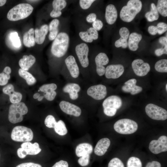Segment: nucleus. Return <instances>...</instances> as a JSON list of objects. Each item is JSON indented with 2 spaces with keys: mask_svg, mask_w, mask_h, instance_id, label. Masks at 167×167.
Masks as SVG:
<instances>
[{
  "mask_svg": "<svg viewBox=\"0 0 167 167\" xmlns=\"http://www.w3.org/2000/svg\"><path fill=\"white\" fill-rule=\"evenodd\" d=\"M70 41L67 33L62 32L58 33L51 45V51L52 54L57 58L64 56L68 49Z\"/></svg>",
  "mask_w": 167,
  "mask_h": 167,
  "instance_id": "nucleus-1",
  "label": "nucleus"
},
{
  "mask_svg": "<svg viewBox=\"0 0 167 167\" xmlns=\"http://www.w3.org/2000/svg\"><path fill=\"white\" fill-rule=\"evenodd\" d=\"M142 3L139 0H130L126 6L122 8L120 13L121 19L123 21L130 22L132 21L140 11Z\"/></svg>",
  "mask_w": 167,
  "mask_h": 167,
  "instance_id": "nucleus-2",
  "label": "nucleus"
},
{
  "mask_svg": "<svg viewBox=\"0 0 167 167\" xmlns=\"http://www.w3.org/2000/svg\"><path fill=\"white\" fill-rule=\"evenodd\" d=\"M33 10V8L30 4L20 3L9 11L7 17L8 19L11 21H16L24 19L29 16Z\"/></svg>",
  "mask_w": 167,
  "mask_h": 167,
  "instance_id": "nucleus-3",
  "label": "nucleus"
},
{
  "mask_svg": "<svg viewBox=\"0 0 167 167\" xmlns=\"http://www.w3.org/2000/svg\"><path fill=\"white\" fill-rule=\"evenodd\" d=\"M28 111L27 106L24 102L12 104L9 108L8 120L12 123L20 122L23 120V115L26 114Z\"/></svg>",
  "mask_w": 167,
  "mask_h": 167,
  "instance_id": "nucleus-4",
  "label": "nucleus"
},
{
  "mask_svg": "<svg viewBox=\"0 0 167 167\" xmlns=\"http://www.w3.org/2000/svg\"><path fill=\"white\" fill-rule=\"evenodd\" d=\"M113 128L118 133L128 135L135 132L138 128V125L134 121L127 118L122 119L117 121L114 124Z\"/></svg>",
  "mask_w": 167,
  "mask_h": 167,
  "instance_id": "nucleus-5",
  "label": "nucleus"
},
{
  "mask_svg": "<svg viewBox=\"0 0 167 167\" xmlns=\"http://www.w3.org/2000/svg\"><path fill=\"white\" fill-rule=\"evenodd\" d=\"M33 137V133L31 129L23 126L14 127L11 134V139L17 142H29L32 140Z\"/></svg>",
  "mask_w": 167,
  "mask_h": 167,
  "instance_id": "nucleus-6",
  "label": "nucleus"
},
{
  "mask_svg": "<svg viewBox=\"0 0 167 167\" xmlns=\"http://www.w3.org/2000/svg\"><path fill=\"white\" fill-rule=\"evenodd\" d=\"M145 112L151 119L156 120H165L167 119V111L164 109L152 103L145 107Z\"/></svg>",
  "mask_w": 167,
  "mask_h": 167,
  "instance_id": "nucleus-7",
  "label": "nucleus"
},
{
  "mask_svg": "<svg viewBox=\"0 0 167 167\" xmlns=\"http://www.w3.org/2000/svg\"><path fill=\"white\" fill-rule=\"evenodd\" d=\"M75 49L81 66L84 68L87 67L89 64L88 57L89 51L88 45L85 42H81L76 45Z\"/></svg>",
  "mask_w": 167,
  "mask_h": 167,
  "instance_id": "nucleus-8",
  "label": "nucleus"
},
{
  "mask_svg": "<svg viewBox=\"0 0 167 167\" xmlns=\"http://www.w3.org/2000/svg\"><path fill=\"white\" fill-rule=\"evenodd\" d=\"M149 149L154 154H158L167 151V137L162 135L157 140H153L150 143Z\"/></svg>",
  "mask_w": 167,
  "mask_h": 167,
  "instance_id": "nucleus-9",
  "label": "nucleus"
},
{
  "mask_svg": "<svg viewBox=\"0 0 167 167\" xmlns=\"http://www.w3.org/2000/svg\"><path fill=\"white\" fill-rule=\"evenodd\" d=\"M131 65L134 72L139 76H143L146 75L150 70L149 64L145 62L140 59L134 60Z\"/></svg>",
  "mask_w": 167,
  "mask_h": 167,
  "instance_id": "nucleus-10",
  "label": "nucleus"
},
{
  "mask_svg": "<svg viewBox=\"0 0 167 167\" xmlns=\"http://www.w3.org/2000/svg\"><path fill=\"white\" fill-rule=\"evenodd\" d=\"M87 93L94 99L101 100L105 98L107 95L106 88L102 84L92 86L88 89Z\"/></svg>",
  "mask_w": 167,
  "mask_h": 167,
  "instance_id": "nucleus-11",
  "label": "nucleus"
},
{
  "mask_svg": "<svg viewBox=\"0 0 167 167\" xmlns=\"http://www.w3.org/2000/svg\"><path fill=\"white\" fill-rule=\"evenodd\" d=\"M124 71V66L121 64L110 65L105 68V75L108 79H117L122 75Z\"/></svg>",
  "mask_w": 167,
  "mask_h": 167,
  "instance_id": "nucleus-12",
  "label": "nucleus"
},
{
  "mask_svg": "<svg viewBox=\"0 0 167 167\" xmlns=\"http://www.w3.org/2000/svg\"><path fill=\"white\" fill-rule=\"evenodd\" d=\"M59 106L63 112L68 114L77 117L81 114V110L80 108L69 102L62 101L59 103Z\"/></svg>",
  "mask_w": 167,
  "mask_h": 167,
  "instance_id": "nucleus-13",
  "label": "nucleus"
},
{
  "mask_svg": "<svg viewBox=\"0 0 167 167\" xmlns=\"http://www.w3.org/2000/svg\"><path fill=\"white\" fill-rule=\"evenodd\" d=\"M109 62V58L104 53H100L96 56L95 62L96 65V71L99 76H102L105 74V68L104 66L107 65Z\"/></svg>",
  "mask_w": 167,
  "mask_h": 167,
  "instance_id": "nucleus-14",
  "label": "nucleus"
},
{
  "mask_svg": "<svg viewBox=\"0 0 167 167\" xmlns=\"http://www.w3.org/2000/svg\"><path fill=\"white\" fill-rule=\"evenodd\" d=\"M79 35L81 40L85 43H91L93 40L98 39L99 34L97 31L92 27H90L86 30L80 31Z\"/></svg>",
  "mask_w": 167,
  "mask_h": 167,
  "instance_id": "nucleus-15",
  "label": "nucleus"
},
{
  "mask_svg": "<svg viewBox=\"0 0 167 167\" xmlns=\"http://www.w3.org/2000/svg\"><path fill=\"white\" fill-rule=\"evenodd\" d=\"M2 91L4 93L9 96L10 101L12 104L19 103L22 100V94L15 91L14 86L11 84H9L5 86L3 88Z\"/></svg>",
  "mask_w": 167,
  "mask_h": 167,
  "instance_id": "nucleus-16",
  "label": "nucleus"
},
{
  "mask_svg": "<svg viewBox=\"0 0 167 167\" xmlns=\"http://www.w3.org/2000/svg\"><path fill=\"white\" fill-rule=\"evenodd\" d=\"M65 62L71 76L75 78H77L79 71L75 57L72 55H69L65 59Z\"/></svg>",
  "mask_w": 167,
  "mask_h": 167,
  "instance_id": "nucleus-17",
  "label": "nucleus"
},
{
  "mask_svg": "<svg viewBox=\"0 0 167 167\" xmlns=\"http://www.w3.org/2000/svg\"><path fill=\"white\" fill-rule=\"evenodd\" d=\"M137 80L135 79H129L124 83L122 88V90L125 92H130L131 95L137 94L143 90L141 87L136 85Z\"/></svg>",
  "mask_w": 167,
  "mask_h": 167,
  "instance_id": "nucleus-18",
  "label": "nucleus"
},
{
  "mask_svg": "<svg viewBox=\"0 0 167 167\" xmlns=\"http://www.w3.org/2000/svg\"><path fill=\"white\" fill-rule=\"evenodd\" d=\"M53 9L50 14L52 18H57L61 16L62 10L64 9L67 5V2L65 0H54L52 2Z\"/></svg>",
  "mask_w": 167,
  "mask_h": 167,
  "instance_id": "nucleus-19",
  "label": "nucleus"
},
{
  "mask_svg": "<svg viewBox=\"0 0 167 167\" xmlns=\"http://www.w3.org/2000/svg\"><path fill=\"white\" fill-rule=\"evenodd\" d=\"M6 44L11 48L19 49L21 46V43L17 32H12L9 33L6 39Z\"/></svg>",
  "mask_w": 167,
  "mask_h": 167,
  "instance_id": "nucleus-20",
  "label": "nucleus"
},
{
  "mask_svg": "<svg viewBox=\"0 0 167 167\" xmlns=\"http://www.w3.org/2000/svg\"><path fill=\"white\" fill-rule=\"evenodd\" d=\"M118 13L115 6L112 4L108 5L105 9V17L106 22L109 25H112L116 22Z\"/></svg>",
  "mask_w": 167,
  "mask_h": 167,
  "instance_id": "nucleus-21",
  "label": "nucleus"
},
{
  "mask_svg": "<svg viewBox=\"0 0 167 167\" xmlns=\"http://www.w3.org/2000/svg\"><path fill=\"white\" fill-rule=\"evenodd\" d=\"M110 144V141L108 138H103L97 143L94 149V153L98 156L104 155L107 151Z\"/></svg>",
  "mask_w": 167,
  "mask_h": 167,
  "instance_id": "nucleus-22",
  "label": "nucleus"
},
{
  "mask_svg": "<svg viewBox=\"0 0 167 167\" xmlns=\"http://www.w3.org/2000/svg\"><path fill=\"white\" fill-rule=\"evenodd\" d=\"M122 104V100L119 97L116 95H112L108 97L104 101L102 105L104 108L110 107L117 109L121 107Z\"/></svg>",
  "mask_w": 167,
  "mask_h": 167,
  "instance_id": "nucleus-23",
  "label": "nucleus"
},
{
  "mask_svg": "<svg viewBox=\"0 0 167 167\" xmlns=\"http://www.w3.org/2000/svg\"><path fill=\"white\" fill-rule=\"evenodd\" d=\"M80 90V86L75 83H69L63 88V91L69 93L70 98L73 100L77 99L79 96L78 92Z\"/></svg>",
  "mask_w": 167,
  "mask_h": 167,
  "instance_id": "nucleus-24",
  "label": "nucleus"
},
{
  "mask_svg": "<svg viewBox=\"0 0 167 167\" xmlns=\"http://www.w3.org/2000/svg\"><path fill=\"white\" fill-rule=\"evenodd\" d=\"M49 31V26L46 24L42 25L40 29L35 30V42L38 44L43 43Z\"/></svg>",
  "mask_w": 167,
  "mask_h": 167,
  "instance_id": "nucleus-25",
  "label": "nucleus"
},
{
  "mask_svg": "<svg viewBox=\"0 0 167 167\" xmlns=\"http://www.w3.org/2000/svg\"><path fill=\"white\" fill-rule=\"evenodd\" d=\"M27 155H34L38 154L41 151L39 144L36 142L32 144L29 142H25L21 145Z\"/></svg>",
  "mask_w": 167,
  "mask_h": 167,
  "instance_id": "nucleus-26",
  "label": "nucleus"
},
{
  "mask_svg": "<svg viewBox=\"0 0 167 167\" xmlns=\"http://www.w3.org/2000/svg\"><path fill=\"white\" fill-rule=\"evenodd\" d=\"M36 61L35 57L32 55H24L19 60V64L21 69L27 71L34 64Z\"/></svg>",
  "mask_w": 167,
  "mask_h": 167,
  "instance_id": "nucleus-27",
  "label": "nucleus"
},
{
  "mask_svg": "<svg viewBox=\"0 0 167 167\" xmlns=\"http://www.w3.org/2000/svg\"><path fill=\"white\" fill-rule=\"evenodd\" d=\"M142 38L141 34L137 32L131 33L129 36L128 42L130 49L132 51H136L139 48V43Z\"/></svg>",
  "mask_w": 167,
  "mask_h": 167,
  "instance_id": "nucleus-28",
  "label": "nucleus"
},
{
  "mask_svg": "<svg viewBox=\"0 0 167 167\" xmlns=\"http://www.w3.org/2000/svg\"><path fill=\"white\" fill-rule=\"evenodd\" d=\"M92 151L93 147L92 145L87 143H83L77 146L75 149V153L77 156L81 157L91 154Z\"/></svg>",
  "mask_w": 167,
  "mask_h": 167,
  "instance_id": "nucleus-29",
  "label": "nucleus"
},
{
  "mask_svg": "<svg viewBox=\"0 0 167 167\" xmlns=\"http://www.w3.org/2000/svg\"><path fill=\"white\" fill-rule=\"evenodd\" d=\"M59 24V20L56 19L52 20L49 23V39L50 41L54 40L58 34Z\"/></svg>",
  "mask_w": 167,
  "mask_h": 167,
  "instance_id": "nucleus-30",
  "label": "nucleus"
},
{
  "mask_svg": "<svg viewBox=\"0 0 167 167\" xmlns=\"http://www.w3.org/2000/svg\"><path fill=\"white\" fill-rule=\"evenodd\" d=\"M34 33V29L31 28L24 34L23 36V43L25 46L29 48L34 46L35 44Z\"/></svg>",
  "mask_w": 167,
  "mask_h": 167,
  "instance_id": "nucleus-31",
  "label": "nucleus"
},
{
  "mask_svg": "<svg viewBox=\"0 0 167 167\" xmlns=\"http://www.w3.org/2000/svg\"><path fill=\"white\" fill-rule=\"evenodd\" d=\"M18 73L20 76L25 79L27 84L29 85H34L36 82L35 78L29 72L19 69Z\"/></svg>",
  "mask_w": 167,
  "mask_h": 167,
  "instance_id": "nucleus-32",
  "label": "nucleus"
},
{
  "mask_svg": "<svg viewBox=\"0 0 167 167\" xmlns=\"http://www.w3.org/2000/svg\"><path fill=\"white\" fill-rule=\"evenodd\" d=\"M145 17L149 22H152L158 19L159 17L158 12L154 3H151V10L146 13Z\"/></svg>",
  "mask_w": 167,
  "mask_h": 167,
  "instance_id": "nucleus-33",
  "label": "nucleus"
},
{
  "mask_svg": "<svg viewBox=\"0 0 167 167\" xmlns=\"http://www.w3.org/2000/svg\"><path fill=\"white\" fill-rule=\"evenodd\" d=\"M54 130L58 134L64 135L67 133V130L64 122L62 120L57 122L54 127Z\"/></svg>",
  "mask_w": 167,
  "mask_h": 167,
  "instance_id": "nucleus-34",
  "label": "nucleus"
},
{
  "mask_svg": "<svg viewBox=\"0 0 167 167\" xmlns=\"http://www.w3.org/2000/svg\"><path fill=\"white\" fill-rule=\"evenodd\" d=\"M157 10L162 16H167V1L166 0H159L156 6Z\"/></svg>",
  "mask_w": 167,
  "mask_h": 167,
  "instance_id": "nucleus-35",
  "label": "nucleus"
},
{
  "mask_svg": "<svg viewBox=\"0 0 167 167\" xmlns=\"http://www.w3.org/2000/svg\"><path fill=\"white\" fill-rule=\"evenodd\" d=\"M155 68L156 70L158 72L167 73V59H162L157 62L155 65Z\"/></svg>",
  "mask_w": 167,
  "mask_h": 167,
  "instance_id": "nucleus-36",
  "label": "nucleus"
},
{
  "mask_svg": "<svg viewBox=\"0 0 167 167\" xmlns=\"http://www.w3.org/2000/svg\"><path fill=\"white\" fill-rule=\"evenodd\" d=\"M127 167H142V163L139 158L132 156L127 161Z\"/></svg>",
  "mask_w": 167,
  "mask_h": 167,
  "instance_id": "nucleus-37",
  "label": "nucleus"
},
{
  "mask_svg": "<svg viewBox=\"0 0 167 167\" xmlns=\"http://www.w3.org/2000/svg\"><path fill=\"white\" fill-rule=\"evenodd\" d=\"M57 88V86L55 84L51 83L42 85L39 88V90L45 93H47L55 91Z\"/></svg>",
  "mask_w": 167,
  "mask_h": 167,
  "instance_id": "nucleus-38",
  "label": "nucleus"
},
{
  "mask_svg": "<svg viewBox=\"0 0 167 167\" xmlns=\"http://www.w3.org/2000/svg\"><path fill=\"white\" fill-rule=\"evenodd\" d=\"M56 122L54 117L50 115H48L45 120V125L49 128H54Z\"/></svg>",
  "mask_w": 167,
  "mask_h": 167,
  "instance_id": "nucleus-39",
  "label": "nucleus"
},
{
  "mask_svg": "<svg viewBox=\"0 0 167 167\" xmlns=\"http://www.w3.org/2000/svg\"><path fill=\"white\" fill-rule=\"evenodd\" d=\"M108 167H124V166L119 158L115 157L110 161L108 164Z\"/></svg>",
  "mask_w": 167,
  "mask_h": 167,
  "instance_id": "nucleus-40",
  "label": "nucleus"
},
{
  "mask_svg": "<svg viewBox=\"0 0 167 167\" xmlns=\"http://www.w3.org/2000/svg\"><path fill=\"white\" fill-rule=\"evenodd\" d=\"M95 1L94 0H80L79 5L82 9L86 10L89 9Z\"/></svg>",
  "mask_w": 167,
  "mask_h": 167,
  "instance_id": "nucleus-41",
  "label": "nucleus"
},
{
  "mask_svg": "<svg viewBox=\"0 0 167 167\" xmlns=\"http://www.w3.org/2000/svg\"><path fill=\"white\" fill-rule=\"evenodd\" d=\"M90 154H87L81 157L78 160L79 164L82 166L88 165L89 162Z\"/></svg>",
  "mask_w": 167,
  "mask_h": 167,
  "instance_id": "nucleus-42",
  "label": "nucleus"
},
{
  "mask_svg": "<svg viewBox=\"0 0 167 167\" xmlns=\"http://www.w3.org/2000/svg\"><path fill=\"white\" fill-rule=\"evenodd\" d=\"M115 46L117 48L122 47L123 48H126L128 46L127 40L120 37L115 42Z\"/></svg>",
  "mask_w": 167,
  "mask_h": 167,
  "instance_id": "nucleus-43",
  "label": "nucleus"
},
{
  "mask_svg": "<svg viewBox=\"0 0 167 167\" xmlns=\"http://www.w3.org/2000/svg\"><path fill=\"white\" fill-rule=\"evenodd\" d=\"M10 78V74H6L3 72L0 73V86L6 85L8 82Z\"/></svg>",
  "mask_w": 167,
  "mask_h": 167,
  "instance_id": "nucleus-44",
  "label": "nucleus"
},
{
  "mask_svg": "<svg viewBox=\"0 0 167 167\" xmlns=\"http://www.w3.org/2000/svg\"><path fill=\"white\" fill-rule=\"evenodd\" d=\"M157 33L161 35L164 33L167 30V24L164 22H160L158 23L156 26Z\"/></svg>",
  "mask_w": 167,
  "mask_h": 167,
  "instance_id": "nucleus-45",
  "label": "nucleus"
},
{
  "mask_svg": "<svg viewBox=\"0 0 167 167\" xmlns=\"http://www.w3.org/2000/svg\"><path fill=\"white\" fill-rule=\"evenodd\" d=\"M119 33L121 38L127 40L129 36L130 32L127 28L125 27L121 28L119 30Z\"/></svg>",
  "mask_w": 167,
  "mask_h": 167,
  "instance_id": "nucleus-46",
  "label": "nucleus"
},
{
  "mask_svg": "<svg viewBox=\"0 0 167 167\" xmlns=\"http://www.w3.org/2000/svg\"><path fill=\"white\" fill-rule=\"evenodd\" d=\"M103 26V23L99 19H96L92 23V27L97 31H100L102 28Z\"/></svg>",
  "mask_w": 167,
  "mask_h": 167,
  "instance_id": "nucleus-47",
  "label": "nucleus"
},
{
  "mask_svg": "<svg viewBox=\"0 0 167 167\" xmlns=\"http://www.w3.org/2000/svg\"><path fill=\"white\" fill-rule=\"evenodd\" d=\"M117 109L113 108L106 107L104 108V112L106 115L112 117L114 115L116 112Z\"/></svg>",
  "mask_w": 167,
  "mask_h": 167,
  "instance_id": "nucleus-48",
  "label": "nucleus"
},
{
  "mask_svg": "<svg viewBox=\"0 0 167 167\" xmlns=\"http://www.w3.org/2000/svg\"><path fill=\"white\" fill-rule=\"evenodd\" d=\"M97 19V15L96 13L91 12L88 14L86 17V21L89 23L91 24L95 21Z\"/></svg>",
  "mask_w": 167,
  "mask_h": 167,
  "instance_id": "nucleus-49",
  "label": "nucleus"
},
{
  "mask_svg": "<svg viewBox=\"0 0 167 167\" xmlns=\"http://www.w3.org/2000/svg\"><path fill=\"white\" fill-rule=\"evenodd\" d=\"M16 167H42V166L38 164L32 162H27L20 164Z\"/></svg>",
  "mask_w": 167,
  "mask_h": 167,
  "instance_id": "nucleus-50",
  "label": "nucleus"
},
{
  "mask_svg": "<svg viewBox=\"0 0 167 167\" xmlns=\"http://www.w3.org/2000/svg\"><path fill=\"white\" fill-rule=\"evenodd\" d=\"M56 95V92L54 91L50 93H45L44 96L46 100L51 101L54 99Z\"/></svg>",
  "mask_w": 167,
  "mask_h": 167,
  "instance_id": "nucleus-51",
  "label": "nucleus"
},
{
  "mask_svg": "<svg viewBox=\"0 0 167 167\" xmlns=\"http://www.w3.org/2000/svg\"><path fill=\"white\" fill-rule=\"evenodd\" d=\"M52 167H68V164L66 161L61 160L56 163Z\"/></svg>",
  "mask_w": 167,
  "mask_h": 167,
  "instance_id": "nucleus-52",
  "label": "nucleus"
},
{
  "mask_svg": "<svg viewBox=\"0 0 167 167\" xmlns=\"http://www.w3.org/2000/svg\"><path fill=\"white\" fill-rule=\"evenodd\" d=\"M18 156L21 158H25L27 155V153L22 148H19L17 151Z\"/></svg>",
  "mask_w": 167,
  "mask_h": 167,
  "instance_id": "nucleus-53",
  "label": "nucleus"
},
{
  "mask_svg": "<svg viewBox=\"0 0 167 167\" xmlns=\"http://www.w3.org/2000/svg\"><path fill=\"white\" fill-rule=\"evenodd\" d=\"M155 53L157 56H160L163 54H167V50L163 48L157 49L155 50Z\"/></svg>",
  "mask_w": 167,
  "mask_h": 167,
  "instance_id": "nucleus-54",
  "label": "nucleus"
},
{
  "mask_svg": "<svg viewBox=\"0 0 167 167\" xmlns=\"http://www.w3.org/2000/svg\"><path fill=\"white\" fill-rule=\"evenodd\" d=\"M146 167H161V165L157 161H153L152 162H148Z\"/></svg>",
  "mask_w": 167,
  "mask_h": 167,
  "instance_id": "nucleus-55",
  "label": "nucleus"
},
{
  "mask_svg": "<svg viewBox=\"0 0 167 167\" xmlns=\"http://www.w3.org/2000/svg\"><path fill=\"white\" fill-rule=\"evenodd\" d=\"M148 32L151 35H155L157 33V29L156 26L151 25L148 28Z\"/></svg>",
  "mask_w": 167,
  "mask_h": 167,
  "instance_id": "nucleus-56",
  "label": "nucleus"
},
{
  "mask_svg": "<svg viewBox=\"0 0 167 167\" xmlns=\"http://www.w3.org/2000/svg\"><path fill=\"white\" fill-rule=\"evenodd\" d=\"M159 42L164 46V49L167 50V38L166 36H161L159 39Z\"/></svg>",
  "mask_w": 167,
  "mask_h": 167,
  "instance_id": "nucleus-57",
  "label": "nucleus"
},
{
  "mask_svg": "<svg viewBox=\"0 0 167 167\" xmlns=\"http://www.w3.org/2000/svg\"><path fill=\"white\" fill-rule=\"evenodd\" d=\"M3 72L7 74H10L11 72V68L8 66H6L4 69Z\"/></svg>",
  "mask_w": 167,
  "mask_h": 167,
  "instance_id": "nucleus-58",
  "label": "nucleus"
},
{
  "mask_svg": "<svg viewBox=\"0 0 167 167\" xmlns=\"http://www.w3.org/2000/svg\"><path fill=\"white\" fill-rule=\"evenodd\" d=\"M40 96V95L39 93H36L34 94L33 95V98L34 99H37Z\"/></svg>",
  "mask_w": 167,
  "mask_h": 167,
  "instance_id": "nucleus-59",
  "label": "nucleus"
},
{
  "mask_svg": "<svg viewBox=\"0 0 167 167\" xmlns=\"http://www.w3.org/2000/svg\"><path fill=\"white\" fill-rule=\"evenodd\" d=\"M6 0H0V6H3L6 3Z\"/></svg>",
  "mask_w": 167,
  "mask_h": 167,
  "instance_id": "nucleus-60",
  "label": "nucleus"
},
{
  "mask_svg": "<svg viewBox=\"0 0 167 167\" xmlns=\"http://www.w3.org/2000/svg\"><path fill=\"white\" fill-rule=\"evenodd\" d=\"M44 97V96H40L37 99L39 101H41L42 100Z\"/></svg>",
  "mask_w": 167,
  "mask_h": 167,
  "instance_id": "nucleus-61",
  "label": "nucleus"
},
{
  "mask_svg": "<svg viewBox=\"0 0 167 167\" xmlns=\"http://www.w3.org/2000/svg\"><path fill=\"white\" fill-rule=\"evenodd\" d=\"M165 89L166 90V91H167V84H166L165 85Z\"/></svg>",
  "mask_w": 167,
  "mask_h": 167,
  "instance_id": "nucleus-62",
  "label": "nucleus"
},
{
  "mask_svg": "<svg viewBox=\"0 0 167 167\" xmlns=\"http://www.w3.org/2000/svg\"></svg>",
  "mask_w": 167,
  "mask_h": 167,
  "instance_id": "nucleus-63",
  "label": "nucleus"
}]
</instances>
